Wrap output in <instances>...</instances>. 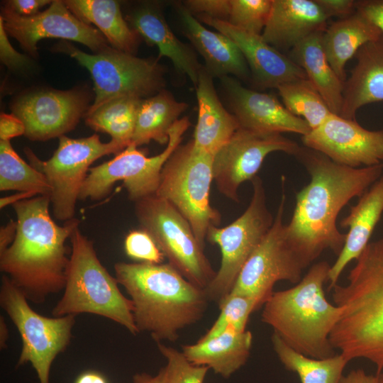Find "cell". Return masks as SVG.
<instances>
[{"mask_svg": "<svg viewBox=\"0 0 383 383\" xmlns=\"http://www.w3.org/2000/svg\"><path fill=\"white\" fill-rule=\"evenodd\" d=\"M296 157L311 179L296 194L292 216L285 224V234L306 268L326 250L339 255L346 234L337 228L338 215L353 198L360 197L382 177L383 162L353 168L303 148Z\"/></svg>", "mask_w": 383, "mask_h": 383, "instance_id": "1", "label": "cell"}, {"mask_svg": "<svg viewBox=\"0 0 383 383\" xmlns=\"http://www.w3.org/2000/svg\"><path fill=\"white\" fill-rule=\"evenodd\" d=\"M17 216L15 238L0 253V269L28 301L43 303L64 289L70 262L65 243L79 221L63 226L52 218L48 195H38L13 205Z\"/></svg>", "mask_w": 383, "mask_h": 383, "instance_id": "2", "label": "cell"}, {"mask_svg": "<svg viewBox=\"0 0 383 383\" xmlns=\"http://www.w3.org/2000/svg\"><path fill=\"white\" fill-rule=\"evenodd\" d=\"M115 277L131 297L139 332L156 342H174L179 331L199 321L209 301L205 289L170 264L117 262Z\"/></svg>", "mask_w": 383, "mask_h": 383, "instance_id": "3", "label": "cell"}, {"mask_svg": "<svg viewBox=\"0 0 383 383\" xmlns=\"http://www.w3.org/2000/svg\"><path fill=\"white\" fill-rule=\"evenodd\" d=\"M347 279L332 289L343 313L330 342L348 361L370 360L378 374L383 370V238L367 245Z\"/></svg>", "mask_w": 383, "mask_h": 383, "instance_id": "4", "label": "cell"}, {"mask_svg": "<svg viewBox=\"0 0 383 383\" xmlns=\"http://www.w3.org/2000/svg\"><path fill=\"white\" fill-rule=\"evenodd\" d=\"M330 267L326 261L313 265L294 287L274 292L261 314V321L287 345L312 358L336 354L329 337L343 308L331 304L325 296L323 284Z\"/></svg>", "mask_w": 383, "mask_h": 383, "instance_id": "5", "label": "cell"}, {"mask_svg": "<svg viewBox=\"0 0 383 383\" xmlns=\"http://www.w3.org/2000/svg\"><path fill=\"white\" fill-rule=\"evenodd\" d=\"M72 244L64 293L52 311L54 317L92 313L125 327L132 335L139 332L133 305L118 288V282L100 262L93 242L79 226L70 238Z\"/></svg>", "mask_w": 383, "mask_h": 383, "instance_id": "6", "label": "cell"}, {"mask_svg": "<svg viewBox=\"0 0 383 383\" xmlns=\"http://www.w3.org/2000/svg\"><path fill=\"white\" fill-rule=\"evenodd\" d=\"M213 155L193 140L179 145L163 166L156 195L172 204L188 221L204 248L209 228L221 224L220 212L210 204Z\"/></svg>", "mask_w": 383, "mask_h": 383, "instance_id": "7", "label": "cell"}, {"mask_svg": "<svg viewBox=\"0 0 383 383\" xmlns=\"http://www.w3.org/2000/svg\"><path fill=\"white\" fill-rule=\"evenodd\" d=\"M135 213L140 228L152 238L168 263L191 283L205 289L216 272L188 221L155 194L135 201Z\"/></svg>", "mask_w": 383, "mask_h": 383, "instance_id": "8", "label": "cell"}, {"mask_svg": "<svg viewBox=\"0 0 383 383\" xmlns=\"http://www.w3.org/2000/svg\"><path fill=\"white\" fill-rule=\"evenodd\" d=\"M0 304L17 328L23 346L16 367L30 362L40 383H50L51 365L71 341L74 315L47 317L34 311L28 300L4 274L0 287Z\"/></svg>", "mask_w": 383, "mask_h": 383, "instance_id": "9", "label": "cell"}, {"mask_svg": "<svg viewBox=\"0 0 383 383\" xmlns=\"http://www.w3.org/2000/svg\"><path fill=\"white\" fill-rule=\"evenodd\" d=\"M124 149L113 140L102 143L97 134L77 139L64 135L59 137L58 147L48 160H41L28 148L24 152L29 164L45 177L51 187L50 205L55 218L66 222L74 218L90 165L104 155H117Z\"/></svg>", "mask_w": 383, "mask_h": 383, "instance_id": "10", "label": "cell"}, {"mask_svg": "<svg viewBox=\"0 0 383 383\" xmlns=\"http://www.w3.org/2000/svg\"><path fill=\"white\" fill-rule=\"evenodd\" d=\"M191 123L187 116L179 118L169 132V141L160 154L148 157L130 144L116 156L91 167L82 185L79 199L99 200L108 195L116 182L122 181L128 198L134 202L155 194L164 165L181 144Z\"/></svg>", "mask_w": 383, "mask_h": 383, "instance_id": "11", "label": "cell"}, {"mask_svg": "<svg viewBox=\"0 0 383 383\" xmlns=\"http://www.w3.org/2000/svg\"><path fill=\"white\" fill-rule=\"evenodd\" d=\"M252 195L243 213L231 224L211 226L206 239L219 246L221 262L218 270L205 289L209 300L218 303L232 290L244 264L272 226L274 218L267 209L262 179L251 180Z\"/></svg>", "mask_w": 383, "mask_h": 383, "instance_id": "12", "label": "cell"}, {"mask_svg": "<svg viewBox=\"0 0 383 383\" xmlns=\"http://www.w3.org/2000/svg\"><path fill=\"white\" fill-rule=\"evenodd\" d=\"M60 48L84 67L93 79L95 99L87 113L113 99H143L157 94L165 86L164 70L155 60L137 57L111 48L94 54L69 43Z\"/></svg>", "mask_w": 383, "mask_h": 383, "instance_id": "13", "label": "cell"}, {"mask_svg": "<svg viewBox=\"0 0 383 383\" xmlns=\"http://www.w3.org/2000/svg\"><path fill=\"white\" fill-rule=\"evenodd\" d=\"M286 196L284 189L272 226L242 267L230 293L255 299L260 308L281 280L297 284L305 269L289 244L283 223Z\"/></svg>", "mask_w": 383, "mask_h": 383, "instance_id": "14", "label": "cell"}, {"mask_svg": "<svg viewBox=\"0 0 383 383\" xmlns=\"http://www.w3.org/2000/svg\"><path fill=\"white\" fill-rule=\"evenodd\" d=\"M301 147L281 133L253 131L242 127L213 155V177L218 192L239 202L240 185L257 176L267 155L283 152L296 156Z\"/></svg>", "mask_w": 383, "mask_h": 383, "instance_id": "15", "label": "cell"}, {"mask_svg": "<svg viewBox=\"0 0 383 383\" xmlns=\"http://www.w3.org/2000/svg\"><path fill=\"white\" fill-rule=\"evenodd\" d=\"M0 20L7 34L33 56L37 54V43L43 38L75 41L95 53L109 48L102 33L77 17L64 1H52L47 9L32 16H21L4 7Z\"/></svg>", "mask_w": 383, "mask_h": 383, "instance_id": "16", "label": "cell"}, {"mask_svg": "<svg viewBox=\"0 0 383 383\" xmlns=\"http://www.w3.org/2000/svg\"><path fill=\"white\" fill-rule=\"evenodd\" d=\"M301 139L307 148L340 165L357 168L379 165L383 161V130H367L356 120L337 114H331Z\"/></svg>", "mask_w": 383, "mask_h": 383, "instance_id": "17", "label": "cell"}, {"mask_svg": "<svg viewBox=\"0 0 383 383\" xmlns=\"http://www.w3.org/2000/svg\"><path fill=\"white\" fill-rule=\"evenodd\" d=\"M87 107V97L80 91L45 90L23 96L12 110L23 122L29 140H46L73 129Z\"/></svg>", "mask_w": 383, "mask_h": 383, "instance_id": "18", "label": "cell"}, {"mask_svg": "<svg viewBox=\"0 0 383 383\" xmlns=\"http://www.w3.org/2000/svg\"><path fill=\"white\" fill-rule=\"evenodd\" d=\"M197 19L230 38L248 64L255 82L261 88H277L306 78L292 59L268 44L261 35L238 28L226 21L199 14Z\"/></svg>", "mask_w": 383, "mask_h": 383, "instance_id": "19", "label": "cell"}, {"mask_svg": "<svg viewBox=\"0 0 383 383\" xmlns=\"http://www.w3.org/2000/svg\"><path fill=\"white\" fill-rule=\"evenodd\" d=\"M221 79L240 127L260 133L289 132L302 136L311 131L304 119L289 112L272 95L245 88L230 76Z\"/></svg>", "mask_w": 383, "mask_h": 383, "instance_id": "20", "label": "cell"}, {"mask_svg": "<svg viewBox=\"0 0 383 383\" xmlns=\"http://www.w3.org/2000/svg\"><path fill=\"white\" fill-rule=\"evenodd\" d=\"M328 19L316 0H272L261 35L278 50L292 49L312 34L324 31Z\"/></svg>", "mask_w": 383, "mask_h": 383, "instance_id": "21", "label": "cell"}, {"mask_svg": "<svg viewBox=\"0 0 383 383\" xmlns=\"http://www.w3.org/2000/svg\"><path fill=\"white\" fill-rule=\"evenodd\" d=\"M383 213V176L377 180L350 207L349 213L340 222L349 228L343 248L335 262L331 265L328 290L338 284L341 273L353 260H357L370 243V238Z\"/></svg>", "mask_w": 383, "mask_h": 383, "instance_id": "22", "label": "cell"}, {"mask_svg": "<svg viewBox=\"0 0 383 383\" xmlns=\"http://www.w3.org/2000/svg\"><path fill=\"white\" fill-rule=\"evenodd\" d=\"M185 34L203 57L206 72L213 78L235 75L248 77L247 62L238 47L227 36L212 31L184 6L179 8Z\"/></svg>", "mask_w": 383, "mask_h": 383, "instance_id": "23", "label": "cell"}, {"mask_svg": "<svg viewBox=\"0 0 383 383\" xmlns=\"http://www.w3.org/2000/svg\"><path fill=\"white\" fill-rule=\"evenodd\" d=\"M356 64L344 82L343 118L355 120L362 106L383 101V33L361 47L355 55Z\"/></svg>", "mask_w": 383, "mask_h": 383, "instance_id": "24", "label": "cell"}, {"mask_svg": "<svg viewBox=\"0 0 383 383\" xmlns=\"http://www.w3.org/2000/svg\"><path fill=\"white\" fill-rule=\"evenodd\" d=\"M196 87L198 119L193 141L196 147L214 155L240 126L236 116L221 104L213 77L204 67L200 72Z\"/></svg>", "mask_w": 383, "mask_h": 383, "instance_id": "25", "label": "cell"}, {"mask_svg": "<svg viewBox=\"0 0 383 383\" xmlns=\"http://www.w3.org/2000/svg\"><path fill=\"white\" fill-rule=\"evenodd\" d=\"M252 343L250 331L230 326L215 338L182 345V353L190 362L206 366L216 374L228 378L246 363Z\"/></svg>", "mask_w": 383, "mask_h": 383, "instance_id": "26", "label": "cell"}, {"mask_svg": "<svg viewBox=\"0 0 383 383\" xmlns=\"http://www.w3.org/2000/svg\"><path fill=\"white\" fill-rule=\"evenodd\" d=\"M133 30L150 45H156L160 57H167L196 86L202 69L193 50L181 42L167 23L162 13L151 6L142 7L128 17Z\"/></svg>", "mask_w": 383, "mask_h": 383, "instance_id": "27", "label": "cell"}, {"mask_svg": "<svg viewBox=\"0 0 383 383\" xmlns=\"http://www.w3.org/2000/svg\"><path fill=\"white\" fill-rule=\"evenodd\" d=\"M382 32L355 11L333 23L323 31L321 43L326 58L338 77L346 80L345 65L359 49L378 39Z\"/></svg>", "mask_w": 383, "mask_h": 383, "instance_id": "28", "label": "cell"}, {"mask_svg": "<svg viewBox=\"0 0 383 383\" xmlns=\"http://www.w3.org/2000/svg\"><path fill=\"white\" fill-rule=\"evenodd\" d=\"M318 32L307 37L292 49V60L304 71L306 78L321 94L330 111L340 115L343 101V82L328 62Z\"/></svg>", "mask_w": 383, "mask_h": 383, "instance_id": "29", "label": "cell"}, {"mask_svg": "<svg viewBox=\"0 0 383 383\" xmlns=\"http://www.w3.org/2000/svg\"><path fill=\"white\" fill-rule=\"evenodd\" d=\"M64 2L82 21L95 25L113 48L130 54L136 49L138 34L123 19L118 1L67 0Z\"/></svg>", "mask_w": 383, "mask_h": 383, "instance_id": "30", "label": "cell"}, {"mask_svg": "<svg viewBox=\"0 0 383 383\" xmlns=\"http://www.w3.org/2000/svg\"><path fill=\"white\" fill-rule=\"evenodd\" d=\"M187 107V104L177 101L165 89L143 99L138 111L131 144L138 147L152 140L167 144L171 128Z\"/></svg>", "mask_w": 383, "mask_h": 383, "instance_id": "31", "label": "cell"}, {"mask_svg": "<svg viewBox=\"0 0 383 383\" xmlns=\"http://www.w3.org/2000/svg\"><path fill=\"white\" fill-rule=\"evenodd\" d=\"M273 349L284 367L299 376L301 383H340L349 362L342 354L324 359L306 356L287 345L280 337L272 335Z\"/></svg>", "mask_w": 383, "mask_h": 383, "instance_id": "32", "label": "cell"}, {"mask_svg": "<svg viewBox=\"0 0 383 383\" xmlns=\"http://www.w3.org/2000/svg\"><path fill=\"white\" fill-rule=\"evenodd\" d=\"M142 100L130 96L113 99L86 113L85 122L94 131L108 133L126 148L131 144Z\"/></svg>", "mask_w": 383, "mask_h": 383, "instance_id": "33", "label": "cell"}, {"mask_svg": "<svg viewBox=\"0 0 383 383\" xmlns=\"http://www.w3.org/2000/svg\"><path fill=\"white\" fill-rule=\"evenodd\" d=\"M0 190L29 192L35 196L51 194L45 177L26 163L9 140H0Z\"/></svg>", "mask_w": 383, "mask_h": 383, "instance_id": "34", "label": "cell"}, {"mask_svg": "<svg viewBox=\"0 0 383 383\" xmlns=\"http://www.w3.org/2000/svg\"><path fill=\"white\" fill-rule=\"evenodd\" d=\"M277 89L287 109L304 119L311 130L333 113L307 78L283 84Z\"/></svg>", "mask_w": 383, "mask_h": 383, "instance_id": "35", "label": "cell"}, {"mask_svg": "<svg viewBox=\"0 0 383 383\" xmlns=\"http://www.w3.org/2000/svg\"><path fill=\"white\" fill-rule=\"evenodd\" d=\"M218 304L221 311L219 316L199 341L215 338L230 326L240 331L246 330L250 314L260 308L255 299L234 293H229Z\"/></svg>", "mask_w": 383, "mask_h": 383, "instance_id": "36", "label": "cell"}, {"mask_svg": "<svg viewBox=\"0 0 383 383\" xmlns=\"http://www.w3.org/2000/svg\"><path fill=\"white\" fill-rule=\"evenodd\" d=\"M272 6V0H231L227 22L245 31L261 35Z\"/></svg>", "mask_w": 383, "mask_h": 383, "instance_id": "37", "label": "cell"}, {"mask_svg": "<svg viewBox=\"0 0 383 383\" xmlns=\"http://www.w3.org/2000/svg\"><path fill=\"white\" fill-rule=\"evenodd\" d=\"M159 351L167 360L166 383H204L209 367L190 362L175 348L156 342Z\"/></svg>", "mask_w": 383, "mask_h": 383, "instance_id": "38", "label": "cell"}, {"mask_svg": "<svg viewBox=\"0 0 383 383\" xmlns=\"http://www.w3.org/2000/svg\"><path fill=\"white\" fill-rule=\"evenodd\" d=\"M124 249L129 257L140 262L161 264L165 257L152 238L141 228L128 233Z\"/></svg>", "mask_w": 383, "mask_h": 383, "instance_id": "39", "label": "cell"}, {"mask_svg": "<svg viewBox=\"0 0 383 383\" xmlns=\"http://www.w3.org/2000/svg\"><path fill=\"white\" fill-rule=\"evenodd\" d=\"M185 8L195 13L227 21L231 9V0H188Z\"/></svg>", "mask_w": 383, "mask_h": 383, "instance_id": "40", "label": "cell"}, {"mask_svg": "<svg viewBox=\"0 0 383 383\" xmlns=\"http://www.w3.org/2000/svg\"><path fill=\"white\" fill-rule=\"evenodd\" d=\"M7 33L0 20V58L2 63L11 68H19L28 63V58L18 52L11 45Z\"/></svg>", "mask_w": 383, "mask_h": 383, "instance_id": "41", "label": "cell"}, {"mask_svg": "<svg viewBox=\"0 0 383 383\" xmlns=\"http://www.w3.org/2000/svg\"><path fill=\"white\" fill-rule=\"evenodd\" d=\"M355 9L383 33V0L356 1Z\"/></svg>", "mask_w": 383, "mask_h": 383, "instance_id": "42", "label": "cell"}, {"mask_svg": "<svg viewBox=\"0 0 383 383\" xmlns=\"http://www.w3.org/2000/svg\"><path fill=\"white\" fill-rule=\"evenodd\" d=\"M328 18L331 17H348L356 11L353 0H316Z\"/></svg>", "mask_w": 383, "mask_h": 383, "instance_id": "43", "label": "cell"}, {"mask_svg": "<svg viewBox=\"0 0 383 383\" xmlns=\"http://www.w3.org/2000/svg\"><path fill=\"white\" fill-rule=\"evenodd\" d=\"M23 122L13 113H1L0 116V140H9L17 136L25 135Z\"/></svg>", "mask_w": 383, "mask_h": 383, "instance_id": "44", "label": "cell"}, {"mask_svg": "<svg viewBox=\"0 0 383 383\" xmlns=\"http://www.w3.org/2000/svg\"><path fill=\"white\" fill-rule=\"evenodd\" d=\"M52 1L48 0H11L6 1L4 7L21 16H32L39 13L40 8L51 4Z\"/></svg>", "mask_w": 383, "mask_h": 383, "instance_id": "45", "label": "cell"}, {"mask_svg": "<svg viewBox=\"0 0 383 383\" xmlns=\"http://www.w3.org/2000/svg\"><path fill=\"white\" fill-rule=\"evenodd\" d=\"M340 383H379L377 375L367 374L362 369L350 371Z\"/></svg>", "mask_w": 383, "mask_h": 383, "instance_id": "46", "label": "cell"}, {"mask_svg": "<svg viewBox=\"0 0 383 383\" xmlns=\"http://www.w3.org/2000/svg\"><path fill=\"white\" fill-rule=\"evenodd\" d=\"M17 228V222L10 220L9 222L0 230V253L3 252L13 243Z\"/></svg>", "mask_w": 383, "mask_h": 383, "instance_id": "47", "label": "cell"}, {"mask_svg": "<svg viewBox=\"0 0 383 383\" xmlns=\"http://www.w3.org/2000/svg\"><path fill=\"white\" fill-rule=\"evenodd\" d=\"M133 383H166L165 367L161 368L154 376L146 372L135 374L133 377Z\"/></svg>", "mask_w": 383, "mask_h": 383, "instance_id": "48", "label": "cell"}, {"mask_svg": "<svg viewBox=\"0 0 383 383\" xmlns=\"http://www.w3.org/2000/svg\"><path fill=\"white\" fill-rule=\"evenodd\" d=\"M75 383H108L106 379L100 373L88 371L81 374Z\"/></svg>", "mask_w": 383, "mask_h": 383, "instance_id": "49", "label": "cell"}, {"mask_svg": "<svg viewBox=\"0 0 383 383\" xmlns=\"http://www.w3.org/2000/svg\"><path fill=\"white\" fill-rule=\"evenodd\" d=\"M35 195L29 192H18L11 196L1 197L0 199L1 209L9 204H13L19 201L34 197Z\"/></svg>", "mask_w": 383, "mask_h": 383, "instance_id": "50", "label": "cell"}, {"mask_svg": "<svg viewBox=\"0 0 383 383\" xmlns=\"http://www.w3.org/2000/svg\"><path fill=\"white\" fill-rule=\"evenodd\" d=\"M9 329L4 318L0 316V347L4 349L6 347V341L9 339Z\"/></svg>", "mask_w": 383, "mask_h": 383, "instance_id": "51", "label": "cell"}, {"mask_svg": "<svg viewBox=\"0 0 383 383\" xmlns=\"http://www.w3.org/2000/svg\"><path fill=\"white\" fill-rule=\"evenodd\" d=\"M376 375L377 376L379 383H383V372H382Z\"/></svg>", "mask_w": 383, "mask_h": 383, "instance_id": "52", "label": "cell"}]
</instances>
